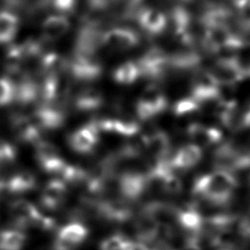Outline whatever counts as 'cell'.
I'll list each match as a JSON object with an SVG mask.
<instances>
[{
  "label": "cell",
  "instance_id": "obj_28",
  "mask_svg": "<svg viewBox=\"0 0 250 250\" xmlns=\"http://www.w3.org/2000/svg\"><path fill=\"white\" fill-rule=\"evenodd\" d=\"M15 86V100L21 104H31L39 96V86L32 79L23 78Z\"/></svg>",
  "mask_w": 250,
  "mask_h": 250
},
{
  "label": "cell",
  "instance_id": "obj_31",
  "mask_svg": "<svg viewBox=\"0 0 250 250\" xmlns=\"http://www.w3.org/2000/svg\"><path fill=\"white\" fill-rule=\"evenodd\" d=\"M100 250H136V243L121 234H113L101 242Z\"/></svg>",
  "mask_w": 250,
  "mask_h": 250
},
{
  "label": "cell",
  "instance_id": "obj_23",
  "mask_svg": "<svg viewBox=\"0 0 250 250\" xmlns=\"http://www.w3.org/2000/svg\"><path fill=\"white\" fill-rule=\"evenodd\" d=\"M36 186L35 176L28 171H21L5 182V190L12 193H22L33 189Z\"/></svg>",
  "mask_w": 250,
  "mask_h": 250
},
{
  "label": "cell",
  "instance_id": "obj_25",
  "mask_svg": "<svg viewBox=\"0 0 250 250\" xmlns=\"http://www.w3.org/2000/svg\"><path fill=\"white\" fill-rule=\"evenodd\" d=\"M112 77L118 84L130 85L142 77V72L137 62L128 61L114 69Z\"/></svg>",
  "mask_w": 250,
  "mask_h": 250
},
{
  "label": "cell",
  "instance_id": "obj_22",
  "mask_svg": "<svg viewBox=\"0 0 250 250\" xmlns=\"http://www.w3.org/2000/svg\"><path fill=\"white\" fill-rule=\"evenodd\" d=\"M104 104L102 93L94 88H89L80 91L73 101L74 108L78 111L89 112L100 108Z\"/></svg>",
  "mask_w": 250,
  "mask_h": 250
},
{
  "label": "cell",
  "instance_id": "obj_10",
  "mask_svg": "<svg viewBox=\"0 0 250 250\" xmlns=\"http://www.w3.org/2000/svg\"><path fill=\"white\" fill-rule=\"evenodd\" d=\"M144 150L149 155L153 163L166 160L171 150V141L167 133L155 130L141 138Z\"/></svg>",
  "mask_w": 250,
  "mask_h": 250
},
{
  "label": "cell",
  "instance_id": "obj_4",
  "mask_svg": "<svg viewBox=\"0 0 250 250\" xmlns=\"http://www.w3.org/2000/svg\"><path fill=\"white\" fill-rule=\"evenodd\" d=\"M142 76L148 79H159L168 70L169 57L158 48L147 50L137 62Z\"/></svg>",
  "mask_w": 250,
  "mask_h": 250
},
{
  "label": "cell",
  "instance_id": "obj_18",
  "mask_svg": "<svg viewBox=\"0 0 250 250\" xmlns=\"http://www.w3.org/2000/svg\"><path fill=\"white\" fill-rule=\"evenodd\" d=\"M102 33L96 24L86 23L78 32L75 42V54L95 55L101 46Z\"/></svg>",
  "mask_w": 250,
  "mask_h": 250
},
{
  "label": "cell",
  "instance_id": "obj_6",
  "mask_svg": "<svg viewBox=\"0 0 250 250\" xmlns=\"http://www.w3.org/2000/svg\"><path fill=\"white\" fill-rule=\"evenodd\" d=\"M121 197L127 201H135L147 191L146 173L127 171L122 173L117 181Z\"/></svg>",
  "mask_w": 250,
  "mask_h": 250
},
{
  "label": "cell",
  "instance_id": "obj_13",
  "mask_svg": "<svg viewBox=\"0 0 250 250\" xmlns=\"http://www.w3.org/2000/svg\"><path fill=\"white\" fill-rule=\"evenodd\" d=\"M137 22L147 34L157 35L162 33L168 24V18L158 9L146 7L140 9L136 14Z\"/></svg>",
  "mask_w": 250,
  "mask_h": 250
},
{
  "label": "cell",
  "instance_id": "obj_7",
  "mask_svg": "<svg viewBox=\"0 0 250 250\" xmlns=\"http://www.w3.org/2000/svg\"><path fill=\"white\" fill-rule=\"evenodd\" d=\"M99 140L100 132L93 120L72 132L68 137V145L75 152L88 154L96 148Z\"/></svg>",
  "mask_w": 250,
  "mask_h": 250
},
{
  "label": "cell",
  "instance_id": "obj_11",
  "mask_svg": "<svg viewBox=\"0 0 250 250\" xmlns=\"http://www.w3.org/2000/svg\"><path fill=\"white\" fill-rule=\"evenodd\" d=\"M9 215L18 229L34 228L41 212L35 205L24 199L13 201L9 206Z\"/></svg>",
  "mask_w": 250,
  "mask_h": 250
},
{
  "label": "cell",
  "instance_id": "obj_32",
  "mask_svg": "<svg viewBox=\"0 0 250 250\" xmlns=\"http://www.w3.org/2000/svg\"><path fill=\"white\" fill-rule=\"evenodd\" d=\"M33 146H34L35 157L39 162V164L49 159L60 156V151L57 146L49 141H44L40 139L33 145Z\"/></svg>",
  "mask_w": 250,
  "mask_h": 250
},
{
  "label": "cell",
  "instance_id": "obj_12",
  "mask_svg": "<svg viewBox=\"0 0 250 250\" xmlns=\"http://www.w3.org/2000/svg\"><path fill=\"white\" fill-rule=\"evenodd\" d=\"M200 23L204 26V28L212 26H225L232 28L234 24L236 25V21L234 12L231 9L224 5L211 4L208 5L201 14Z\"/></svg>",
  "mask_w": 250,
  "mask_h": 250
},
{
  "label": "cell",
  "instance_id": "obj_2",
  "mask_svg": "<svg viewBox=\"0 0 250 250\" xmlns=\"http://www.w3.org/2000/svg\"><path fill=\"white\" fill-rule=\"evenodd\" d=\"M208 73L218 86L233 85L247 76L246 67L237 57H226L217 60L209 68Z\"/></svg>",
  "mask_w": 250,
  "mask_h": 250
},
{
  "label": "cell",
  "instance_id": "obj_21",
  "mask_svg": "<svg viewBox=\"0 0 250 250\" xmlns=\"http://www.w3.org/2000/svg\"><path fill=\"white\" fill-rule=\"evenodd\" d=\"M187 134L192 144L201 146H210L218 143L222 139L220 130L214 127H209L200 123H192L187 128Z\"/></svg>",
  "mask_w": 250,
  "mask_h": 250
},
{
  "label": "cell",
  "instance_id": "obj_8",
  "mask_svg": "<svg viewBox=\"0 0 250 250\" xmlns=\"http://www.w3.org/2000/svg\"><path fill=\"white\" fill-rule=\"evenodd\" d=\"M89 234L88 229L81 223H69L58 231L54 241V250H75Z\"/></svg>",
  "mask_w": 250,
  "mask_h": 250
},
{
  "label": "cell",
  "instance_id": "obj_5",
  "mask_svg": "<svg viewBox=\"0 0 250 250\" xmlns=\"http://www.w3.org/2000/svg\"><path fill=\"white\" fill-rule=\"evenodd\" d=\"M167 105L168 101L165 95L155 89H149L139 98L135 110L139 119L148 120L163 112Z\"/></svg>",
  "mask_w": 250,
  "mask_h": 250
},
{
  "label": "cell",
  "instance_id": "obj_29",
  "mask_svg": "<svg viewBox=\"0 0 250 250\" xmlns=\"http://www.w3.org/2000/svg\"><path fill=\"white\" fill-rule=\"evenodd\" d=\"M26 235L21 229H9L0 231V250H21Z\"/></svg>",
  "mask_w": 250,
  "mask_h": 250
},
{
  "label": "cell",
  "instance_id": "obj_24",
  "mask_svg": "<svg viewBox=\"0 0 250 250\" xmlns=\"http://www.w3.org/2000/svg\"><path fill=\"white\" fill-rule=\"evenodd\" d=\"M200 61V56L191 48H188L169 57V65L180 70H190L198 66Z\"/></svg>",
  "mask_w": 250,
  "mask_h": 250
},
{
  "label": "cell",
  "instance_id": "obj_3",
  "mask_svg": "<svg viewBox=\"0 0 250 250\" xmlns=\"http://www.w3.org/2000/svg\"><path fill=\"white\" fill-rule=\"evenodd\" d=\"M140 42L138 33L128 27H113L104 33L101 37V46L115 52L133 49Z\"/></svg>",
  "mask_w": 250,
  "mask_h": 250
},
{
  "label": "cell",
  "instance_id": "obj_27",
  "mask_svg": "<svg viewBox=\"0 0 250 250\" xmlns=\"http://www.w3.org/2000/svg\"><path fill=\"white\" fill-rule=\"evenodd\" d=\"M19 18L10 11H0V43L11 41L19 29Z\"/></svg>",
  "mask_w": 250,
  "mask_h": 250
},
{
  "label": "cell",
  "instance_id": "obj_40",
  "mask_svg": "<svg viewBox=\"0 0 250 250\" xmlns=\"http://www.w3.org/2000/svg\"><path fill=\"white\" fill-rule=\"evenodd\" d=\"M179 1H182V2H190V1H193V0H179Z\"/></svg>",
  "mask_w": 250,
  "mask_h": 250
},
{
  "label": "cell",
  "instance_id": "obj_16",
  "mask_svg": "<svg viewBox=\"0 0 250 250\" xmlns=\"http://www.w3.org/2000/svg\"><path fill=\"white\" fill-rule=\"evenodd\" d=\"M202 158V149L195 144L189 143L182 146L175 154L169 158L174 170H189L196 166Z\"/></svg>",
  "mask_w": 250,
  "mask_h": 250
},
{
  "label": "cell",
  "instance_id": "obj_38",
  "mask_svg": "<svg viewBox=\"0 0 250 250\" xmlns=\"http://www.w3.org/2000/svg\"><path fill=\"white\" fill-rule=\"evenodd\" d=\"M244 231H245V233L247 234V236L250 237V225H248L247 227L244 228Z\"/></svg>",
  "mask_w": 250,
  "mask_h": 250
},
{
  "label": "cell",
  "instance_id": "obj_39",
  "mask_svg": "<svg viewBox=\"0 0 250 250\" xmlns=\"http://www.w3.org/2000/svg\"><path fill=\"white\" fill-rule=\"evenodd\" d=\"M246 73H247V76H250V65L246 67Z\"/></svg>",
  "mask_w": 250,
  "mask_h": 250
},
{
  "label": "cell",
  "instance_id": "obj_17",
  "mask_svg": "<svg viewBox=\"0 0 250 250\" xmlns=\"http://www.w3.org/2000/svg\"><path fill=\"white\" fill-rule=\"evenodd\" d=\"M66 197L67 184L61 180L53 179L45 185L40 195V201L44 207L55 210L65 202Z\"/></svg>",
  "mask_w": 250,
  "mask_h": 250
},
{
  "label": "cell",
  "instance_id": "obj_30",
  "mask_svg": "<svg viewBox=\"0 0 250 250\" xmlns=\"http://www.w3.org/2000/svg\"><path fill=\"white\" fill-rule=\"evenodd\" d=\"M65 65L67 64L64 62L62 57L57 53L51 52L41 56L40 69L46 75H58Z\"/></svg>",
  "mask_w": 250,
  "mask_h": 250
},
{
  "label": "cell",
  "instance_id": "obj_37",
  "mask_svg": "<svg viewBox=\"0 0 250 250\" xmlns=\"http://www.w3.org/2000/svg\"><path fill=\"white\" fill-rule=\"evenodd\" d=\"M241 124H242L243 127L250 128V109L247 110V111L242 115Z\"/></svg>",
  "mask_w": 250,
  "mask_h": 250
},
{
  "label": "cell",
  "instance_id": "obj_15",
  "mask_svg": "<svg viewBox=\"0 0 250 250\" xmlns=\"http://www.w3.org/2000/svg\"><path fill=\"white\" fill-rule=\"evenodd\" d=\"M178 207L166 201H150L143 207L141 214L160 225L173 226L177 220Z\"/></svg>",
  "mask_w": 250,
  "mask_h": 250
},
{
  "label": "cell",
  "instance_id": "obj_20",
  "mask_svg": "<svg viewBox=\"0 0 250 250\" xmlns=\"http://www.w3.org/2000/svg\"><path fill=\"white\" fill-rule=\"evenodd\" d=\"M70 21L67 16L53 14L46 17L41 23V32L46 40H57L62 37L69 29Z\"/></svg>",
  "mask_w": 250,
  "mask_h": 250
},
{
  "label": "cell",
  "instance_id": "obj_26",
  "mask_svg": "<svg viewBox=\"0 0 250 250\" xmlns=\"http://www.w3.org/2000/svg\"><path fill=\"white\" fill-rule=\"evenodd\" d=\"M219 117L224 126L229 129H235L242 126V116L239 117L238 106L235 101H227L220 104Z\"/></svg>",
  "mask_w": 250,
  "mask_h": 250
},
{
  "label": "cell",
  "instance_id": "obj_33",
  "mask_svg": "<svg viewBox=\"0 0 250 250\" xmlns=\"http://www.w3.org/2000/svg\"><path fill=\"white\" fill-rule=\"evenodd\" d=\"M200 104L190 96L182 98L179 101H177L173 107V112L177 116H183L189 113H192L199 109Z\"/></svg>",
  "mask_w": 250,
  "mask_h": 250
},
{
  "label": "cell",
  "instance_id": "obj_35",
  "mask_svg": "<svg viewBox=\"0 0 250 250\" xmlns=\"http://www.w3.org/2000/svg\"><path fill=\"white\" fill-rule=\"evenodd\" d=\"M50 3L57 14L64 16L73 13L77 6V0H50Z\"/></svg>",
  "mask_w": 250,
  "mask_h": 250
},
{
  "label": "cell",
  "instance_id": "obj_1",
  "mask_svg": "<svg viewBox=\"0 0 250 250\" xmlns=\"http://www.w3.org/2000/svg\"><path fill=\"white\" fill-rule=\"evenodd\" d=\"M236 188L237 181L230 172L216 169L197 178L192 190L194 194L214 205H223L230 200Z\"/></svg>",
  "mask_w": 250,
  "mask_h": 250
},
{
  "label": "cell",
  "instance_id": "obj_36",
  "mask_svg": "<svg viewBox=\"0 0 250 250\" xmlns=\"http://www.w3.org/2000/svg\"><path fill=\"white\" fill-rule=\"evenodd\" d=\"M17 154L16 148L5 140L0 139V164L11 162Z\"/></svg>",
  "mask_w": 250,
  "mask_h": 250
},
{
  "label": "cell",
  "instance_id": "obj_14",
  "mask_svg": "<svg viewBox=\"0 0 250 250\" xmlns=\"http://www.w3.org/2000/svg\"><path fill=\"white\" fill-rule=\"evenodd\" d=\"M190 97L200 105L205 103L216 101L220 97L219 86L208 71L202 72L194 80L190 90Z\"/></svg>",
  "mask_w": 250,
  "mask_h": 250
},
{
  "label": "cell",
  "instance_id": "obj_34",
  "mask_svg": "<svg viewBox=\"0 0 250 250\" xmlns=\"http://www.w3.org/2000/svg\"><path fill=\"white\" fill-rule=\"evenodd\" d=\"M15 84L8 77H0V106L15 100Z\"/></svg>",
  "mask_w": 250,
  "mask_h": 250
},
{
  "label": "cell",
  "instance_id": "obj_9",
  "mask_svg": "<svg viewBox=\"0 0 250 250\" xmlns=\"http://www.w3.org/2000/svg\"><path fill=\"white\" fill-rule=\"evenodd\" d=\"M72 77L80 81H92L102 74V65L95 55L75 54L68 64Z\"/></svg>",
  "mask_w": 250,
  "mask_h": 250
},
{
  "label": "cell",
  "instance_id": "obj_19",
  "mask_svg": "<svg viewBox=\"0 0 250 250\" xmlns=\"http://www.w3.org/2000/svg\"><path fill=\"white\" fill-rule=\"evenodd\" d=\"M32 120L40 129L56 130L64 122V114L53 104H43L34 112Z\"/></svg>",
  "mask_w": 250,
  "mask_h": 250
}]
</instances>
